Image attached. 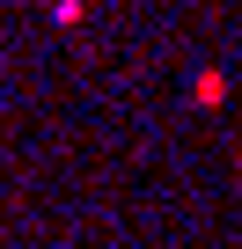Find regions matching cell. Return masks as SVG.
I'll list each match as a JSON object with an SVG mask.
<instances>
[{
    "mask_svg": "<svg viewBox=\"0 0 242 249\" xmlns=\"http://www.w3.org/2000/svg\"><path fill=\"white\" fill-rule=\"evenodd\" d=\"M227 95H235V73H220V66H205V73L191 81V103H198V110H227Z\"/></svg>",
    "mask_w": 242,
    "mask_h": 249,
    "instance_id": "6da1fadb",
    "label": "cell"
},
{
    "mask_svg": "<svg viewBox=\"0 0 242 249\" xmlns=\"http://www.w3.org/2000/svg\"><path fill=\"white\" fill-rule=\"evenodd\" d=\"M88 15V0H52V22H81Z\"/></svg>",
    "mask_w": 242,
    "mask_h": 249,
    "instance_id": "7a4b0ae2",
    "label": "cell"
}]
</instances>
